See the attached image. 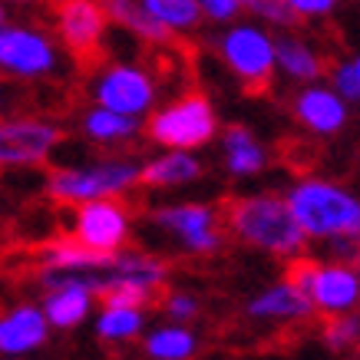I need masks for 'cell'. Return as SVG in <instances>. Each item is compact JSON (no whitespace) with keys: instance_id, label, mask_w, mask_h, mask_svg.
Segmentation results:
<instances>
[{"instance_id":"cb8c5ba5","label":"cell","mask_w":360,"mask_h":360,"mask_svg":"<svg viewBox=\"0 0 360 360\" xmlns=\"http://www.w3.org/2000/svg\"><path fill=\"white\" fill-rule=\"evenodd\" d=\"M142 7L153 13L169 30H192L202 20V4L198 0H142Z\"/></svg>"},{"instance_id":"9a60e30c","label":"cell","mask_w":360,"mask_h":360,"mask_svg":"<svg viewBox=\"0 0 360 360\" xmlns=\"http://www.w3.org/2000/svg\"><path fill=\"white\" fill-rule=\"evenodd\" d=\"M96 304V295L89 291L86 284H53L44 291V311L46 324L56 330H70V328H79L83 321L89 317Z\"/></svg>"},{"instance_id":"4316f807","label":"cell","mask_w":360,"mask_h":360,"mask_svg":"<svg viewBox=\"0 0 360 360\" xmlns=\"http://www.w3.org/2000/svg\"><path fill=\"white\" fill-rule=\"evenodd\" d=\"M159 304H162L165 317L172 321V324H188V321H195L198 317V297L188 295V291H162L159 297Z\"/></svg>"},{"instance_id":"5b68a950","label":"cell","mask_w":360,"mask_h":360,"mask_svg":"<svg viewBox=\"0 0 360 360\" xmlns=\"http://www.w3.org/2000/svg\"><path fill=\"white\" fill-rule=\"evenodd\" d=\"M56 30L63 46L73 53L79 70H96L103 60V37H106V11L99 0H53Z\"/></svg>"},{"instance_id":"d590c367","label":"cell","mask_w":360,"mask_h":360,"mask_svg":"<svg viewBox=\"0 0 360 360\" xmlns=\"http://www.w3.org/2000/svg\"><path fill=\"white\" fill-rule=\"evenodd\" d=\"M357 354H360V344H357Z\"/></svg>"},{"instance_id":"836d02e7","label":"cell","mask_w":360,"mask_h":360,"mask_svg":"<svg viewBox=\"0 0 360 360\" xmlns=\"http://www.w3.org/2000/svg\"><path fill=\"white\" fill-rule=\"evenodd\" d=\"M17 4H30V0H17Z\"/></svg>"},{"instance_id":"30bf717a","label":"cell","mask_w":360,"mask_h":360,"mask_svg":"<svg viewBox=\"0 0 360 360\" xmlns=\"http://www.w3.org/2000/svg\"><path fill=\"white\" fill-rule=\"evenodd\" d=\"M60 139H63V132L50 126V122H0V169H7V165H40L53 153V146Z\"/></svg>"},{"instance_id":"52a82bcc","label":"cell","mask_w":360,"mask_h":360,"mask_svg":"<svg viewBox=\"0 0 360 360\" xmlns=\"http://www.w3.org/2000/svg\"><path fill=\"white\" fill-rule=\"evenodd\" d=\"M129 229L132 219L122 198H96V202L77 205L70 238L79 241L89 251H99V255H116V251L126 248Z\"/></svg>"},{"instance_id":"e575fe53","label":"cell","mask_w":360,"mask_h":360,"mask_svg":"<svg viewBox=\"0 0 360 360\" xmlns=\"http://www.w3.org/2000/svg\"><path fill=\"white\" fill-rule=\"evenodd\" d=\"M0 20H4V11H0Z\"/></svg>"},{"instance_id":"4dcf8cb0","label":"cell","mask_w":360,"mask_h":360,"mask_svg":"<svg viewBox=\"0 0 360 360\" xmlns=\"http://www.w3.org/2000/svg\"><path fill=\"white\" fill-rule=\"evenodd\" d=\"M202 4V11L212 13L215 20H229L238 13V0H198Z\"/></svg>"},{"instance_id":"484cf974","label":"cell","mask_w":360,"mask_h":360,"mask_svg":"<svg viewBox=\"0 0 360 360\" xmlns=\"http://www.w3.org/2000/svg\"><path fill=\"white\" fill-rule=\"evenodd\" d=\"M321 338L330 350H357L360 344V317L357 314H340V317H324L321 324Z\"/></svg>"},{"instance_id":"83f0119b","label":"cell","mask_w":360,"mask_h":360,"mask_svg":"<svg viewBox=\"0 0 360 360\" xmlns=\"http://www.w3.org/2000/svg\"><path fill=\"white\" fill-rule=\"evenodd\" d=\"M251 11H258L262 17H268L271 23H278V27H301V17H297L284 0H258Z\"/></svg>"},{"instance_id":"3957f363","label":"cell","mask_w":360,"mask_h":360,"mask_svg":"<svg viewBox=\"0 0 360 360\" xmlns=\"http://www.w3.org/2000/svg\"><path fill=\"white\" fill-rule=\"evenodd\" d=\"M288 281H295L307 295L314 314L340 317L360 311V271L338 262H317V258H295L288 262Z\"/></svg>"},{"instance_id":"7c38bea8","label":"cell","mask_w":360,"mask_h":360,"mask_svg":"<svg viewBox=\"0 0 360 360\" xmlns=\"http://www.w3.org/2000/svg\"><path fill=\"white\" fill-rule=\"evenodd\" d=\"M50 338L44 311L37 304H13L0 311V357H27Z\"/></svg>"},{"instance_id":"d6986e66","label":"cell","mask_w":360,"mask_h":360,"mask_svg":"<svg viewBox=\"0 0 360 360\" xmlns=\"http://www.w3.org/2000/svg\"><path fill=\"white\" fill-rule=\"evenodd\" d=\"M202 175L198 159H192L188 153H169L153 159L149 165L139 169V182L149 188H172V186H186L192 179Z\"/></svg>"},{"instance_id":"f1b7e54d","label":"cell","mask_w":360,"mask_h":360,"mask_svg":"<svg viewBox=\"0 0 360 360\" xmlns=\"http://www.w3.org/2000/svg\"><path fill=\"white\" fill-rule=\"evenodd\" d=\"M334 77V86L344 99H360V83H357V73H354V63H334L330 70Z\"/></svg>"},{"instance_id":"9c48e42d","label":"cell","mask_w":360,"mask_h":360,"mask_svg":"<svg viewBox=\"0 0 360 360\" xmlns=\"http://www.w3.org/2000/svg\"><path fill=\"white\" fill-rule=\"evenodd\" d=\"M153 221L192 255H215L225 241L221 215L212 205H165L153 212Z\"/></svg>"},{"instance_id":"ac0fdd59","label":"cell","mask_w":360,"mask_h":360,"mask_svg":"<svg viewBox=\"0 0 360 360\" xmlns=\"http://www.w3.org/2000/svg\"><path fill=\"white\" fill-rule=\"evenodd\" d=\"M295 112L307 129L321 132V136H334V132L347 122L344 99L328 93V89H304V93L295 99Z\"/></svg>"},{"instance_id":"8d00e7d4","label":"cell","mask_w":360,"mask_h":360,"mask_svg":"<svg viewBox=\"0 0 360 360\" xmlns=\"http://www.w3.org/2000/svg\"><path fill=\"white\" fill-rule=\"evenodd\" d=\"M357 317H360V314H357Z\"/></svg>"},{"instance_id":"ffe728a7","label":"cell","mask_w":360,"mask_h":360,"mask_svg":"<svg viewBox=\"0 0 360 360\" xmlns=\"http://www.w3.org/2000/svg\"><path fill=\"white\" fill-rule=\"evenodd\" d=\"M198 354V338L188 324H162L146 334L149 360H192Z\"/></svg>"},{"instance_id":"4fadbf2b","label":"cell","mask_w":360,"mask_h":360,"mask_svg":"<svg viewBox=\"0 0 360 360\" xmlns=\"http://www.w3.org/2000/svg\"><path fill=\"white\" fill-rule=\"evenodd\" d=\"M245 314L251 321H271V324H307L314 317V307L295 281L281 278L278 284L264 288L262 295L251 297Z\"/></svg>"},{"instance_id":"44dd1931","label":"cell","mask_w":360,"mask_h":360,"mask_svg":"<svg viewBox=\"0 0 360 360\" xmlns=\"http://www.w3.org/2000/svg\"><path fill=\"white\" fill-rule=\"evenodd\" d=\"M146 330V311L142 307L103 304L96 314V338L106 344H126Z\"/></svg>"},{"instance_id":"d6a6232c","label":"cell","mask_w":360,"mask_h":360,"mask_svg":"<svg viewBox=\"0 0 360 360\" xmlns=\"http://www.w3.org/2000/svg\"><path fill=\"white\" fill-rule=\"evenodd\" d=\"M238 4H245V7H255V4H258V0H238Z\"/></svg>"},{"instance_id":"2e32d148","label":"cell","mask_w":360,"mask_h":360,"mask_svg":"<svg viewBox=\"0 0 360 360\" xmlns=\"http://www.w3.org/2000/svg\"><path fill=\"white\" fill-rule=\"evenodd\" d=\"M120 255V251H116ZM37 262L40 271H73V274H89V271H103L112 262V255H99V251L83 248L79 241L66 238H53L46 241L44 248L37 251Z\"/></svg>"},{"instance_id":"8fae6325","label":"cell","mask_w":360,"mask_h":360,"mask_svg":"<svg viewBox=\"0 0 360 360\" xmlns=\"http://www.w3.org/2000/svg\"><path fill=\"white\" fill-rule=\"evenodd\" d=\"M153 96V79L132 66H110L99 79V106L120 112V116H136V112L149 110Z\"/></svg>"},{"instance_id":"6da1fadb","label":"cell","mask_w":360,"mask_h":360,"mask_svg":"<svg viewBox=\"0 0 360 360\" xmlns=\"http://www.w3.org/2000/svg\"><path fill=\"white\" fill-rule=\"evenodd\" d=\"M225 235L238 238L258 251H268L274 258L295 262L307 248V235L295 221L291 208L281 195L262 192V195H238L221 202L219 208Z\"/></svg>"},{"instance_id":"277c9868","label":"cell","mask_w":360,"mask_h":360,"mask_svg":"<svg viewBox=\"0 0 360 360\" xmlns=\"http://www.w3.org/2000/svg\"><path fill=\"white\" fill-rule=\"evenodd\" d=\"M139 182V165L136 162H99L89 169H56L46 175V195L60 205H83L96 198H120Z\"/></svg>"},{"instance_id":"f546056e","label":"cell","mask_w":360,"mask_h":360,"mask_svg":"<svg viewBox=\"0 0 360 360\" xmlns=\"http://www.w3.org/2000/svg\"><path fill=\"white\" fill-rule=\"evenodd\" d=\"M284 4H288V7H291V11L304 20V17H321V13H330L338 0H284Z\"/></svg>"},{"instance_id":"8992f818","label":"cell","mask_w":360,"mask_h":360,"mask_svg":"<svg viewBox=\"0 0 360 360\" xmlns=\"http://www.w3.org/2000/svg\"><path fill=\"white\" fill-rule=\"evenodd\" d=\"M146 136L159 146H172L179 153H188V149L205 146L215 136V112L202 93H188L179 103H172L169 110L149 116Z\"/></svg>"},{"instance_id":"ba28073f","label":"cell","mask_w":360,"mask_h":360,"mask_svg":"<svg viewBox=\"0 0 360 360\" xmlns=\"http://www.w3.org/2000/svg\"><path fill=\"white\" fill-rule=\"evenodd\" d=\"M221 56L231 66V73L241 79V89L248 96L271 93L274 79V44L262 30L238 27L221 40Z\"/></svg>"},{"instance_id":"1f68e13d","label":"cell","mask_w":360,"mask_h":360,"mask_svg":"<svg viewBox=\"0 0 360 360\" xmlns=\"http://www.w3.org/2000/svg\"><path fill=\"white\" fill-rule=\"evenodd\" d=\"M354 73H357V83H360V56L354 60Z\"/></svg>"},{"instance_id":"e0dca14e","label":"cell","mask_w":360,"mask_h":360,"mask_svg":"<svg viewBox=\"0 0 360 360\" xmlns=\"http://www.w3.org/2000/svg\"><path fill=\"white\" fill-rule=\"evenodd\" d=\"M106 17L116 23H122L126 30H132L136 37H142L146 44L153 46H179L175 30H169L165 23H159L153 13L142 7V0H99Z\"/></svg>"},{"instance_id":"7402d4cb","label":"cell","mask_w":360,"mask_h":360,"mask_svg":"<svg viewBox=\"0 0 360 360\" xmlns=\"http://www.w3.org/2000/svg\"><path fill=\"white\" fill-rule=\"evenodd\" d=\"M225 155H229L231 175H255L262 172L264 162H268L264 149L245 126H229L225 129Z\"/></svg>"},{"instance_id":"d4e9b609","label":"cell","mask_w":360,"mask_h":360,"mask_svg":"<svg viewBox=\"0 0 360 360\" xmlns=\"http://www.w3.org/2000/svg\"><path fill=\"white\" fill-rule=\"evenodd\" d=\"M83 129H86L89 139H96V142H116V139H129L132 132H136V120L132 116H120V112H110V110H96L83 120Z\"/></svg>"},{"instance_id":"7a4b0ae2","label":"cell","mask_w":360,"mask_h":360,"mask_svg":"<svg viewBox=\"0 0 360 360\" xmlns=\"http://www.w3.org/2000/svg\"><path fill=\"white\" fill-rule=\"evenodd\" d=\"M288 208L307 241L360 238V198L324 179H301L288 192Z\"/></svg>"},{"instance_id":"5bb4252c","label":"cell","mask_w":360,"mask_h":360,"mask_svg":"<svg viewBox=\"0 0 360 360\" xmlns=\"http://www.w3.org/2000/svg\"><path fill=\"white\" fill-rule=\"evenodd\" d=\"M0 63L13 70V73H23V77H37V73H46L53 66V50L40 33L33 30H0Z\"/></svg>"},{"instance_id":"603a6c76","label":"cell","mask_w":360,"mask_h":360,"mask_svg":"<svg viewBox=\"0 0 360 360\" xmlns=\"http://www.w3.org/2000/svg\"><path fill=\"white\" fill-rule=\"evenodd\" d=\"M274 60L297 79H317L324 73V63H321V56L304 46L301 40H278L274 44Z\"/></svg>"}]
</instances>
